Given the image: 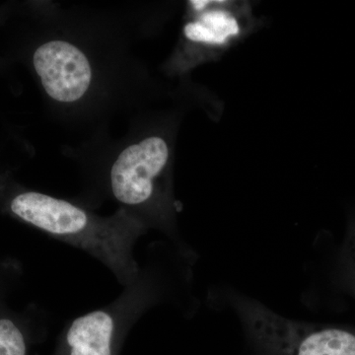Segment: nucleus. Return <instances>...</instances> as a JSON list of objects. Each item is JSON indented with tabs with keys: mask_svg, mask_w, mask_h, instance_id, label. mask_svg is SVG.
<instances>
[{
	"mask_svg": "<svg viewBox=\"0 0 355 355\" xmlns=\"http://www.w3.org/2000/svg\"><path fill=\"white\" fill-rule=\"evenodd\" d=\"M251 9L244 2L197 0L189 2L188 17L177 51V69H189L212 60L254 28Z\"/></svg>",
	"mask_w": 355,
	"mask_h": 355,
	"instance_id": "nucleus-5",
	"label": "nucleus"
},
{
	"mask_svg": "<svg viewBox=\"0 0 355 355\" xmlns=\"http://www.w3.org/2000/svg\"><path fill=\"white\" fill-rule=\"evenodd\" d=\"M34 323L31 314L11 309L0 296V355H29Z\"/></svg>",
	"mask_w": 355,
	"mask_h": 355,
	"instance_id": "nucleus-7",
	"label": "nucleus"
},
{
	"mask_svg": "<svg viewBox=\"0 0 355 355\" xmlns=\"http://www.w3.org/2000/svg\"><path fill=\"white\" fill-rule=\"evenodd\" d=\"M33 65L44 92L60 104L80 102L92 88L94 69L90 58L67 40L44 42L35 51Z\"/></svg>",
	"mask_w": 355,
	"mask_h": 355,
	"instance_id": "nucleus-6",
	"label": "nucleus"
},
{
	"mask_svg": "<svg viewBox=\"0 0 355 355\" xmlns=\"http://www.w3.org/2000/svg\"><path fill=\"white\" fill-rule=\"evenodd\" d=\"M4 205L19 220L101 261L121 286L139 277L135 246L147 228L125 210L101 216L64 198L23 190L11 193Z\"/></svg>",
	"mask_w": 355,
	"mask_h": 355,
	"instance_id": "nucleus-1",
	"label": "nucleus"
},
{
	"mask_svg": "<svg viewBox=\"0 0 355 355\" xmlns=\"http://www.w3.org/2000/svg\"><path fill=\"white\" fill-rule=\"evenodd\" d=\"M173 142L154 132L123 147L110 166V193L116 202L147 229L176 238L173 195Z\"/></svg>",
	"mask_w": 355,
	"mask_h": 355,
	"instance_id": "nucleus-2",
	"label": "nucleus"
},
{
	"mask_svg": "<svg viewBox=\"0 0 355 355\" xmlns=\"http://www.w3.org/2000/svg\"><path fill=\"white\" fill-rule=\"evenodd\" d=\"M12 273L6 266L0 265V296H4L6 294L7 284L10 282Z\"/></svg>",
	"mask_w": 355,
	"mask_h": 355,
	"instance_id": "nucleus-8",
	"label": "nucleus"
},
{
	"mask_svg": "<svg viewBox=\"0 0 355 355\" xmlns=\"http://www.w3.org/2000/svg\"><path fill=\"white\" fill-rule=\"evenodd\" d=\"M254 355H355V334L287 319L258 301L236 297Z\"/></svg>",
	"mask_w": 355,
	"mask_h": 355,
	"instance_id": "nucleus-4",
	"label": "nucleus"
},
{
	"mask_svg": "<svg viewBox=\"0 0 355 355\" xmlns=\"http://www.w3.org/2000/svg\"><path fill=\"white\" fill-rule=\"evenodd\" d=\"M161 298V288L148 268L116 300L74 319L62 331L55 355H119L128 331Z\"/></svg>",
	"mask_w": 355,
	"mask_h": 355,
	"instance_id": "nucleus-3",
	"label": "nucleus"
},
{
	"mask_svg": "<svg viewBox=\"0 0 355 355\" xmlns=\"http://www.w3.org/2000/svg\"><path fill=\"white\" fill-rule=\"evenodd\" d=\"M352 257L354 259V266H355V241L354 240H352Z\"/></svg>",
	"mask_w": 355,
	"mask_h": 355,
	"instance_id": "nucleus-9",
	"label": "nucleus"
}]
</instances>
